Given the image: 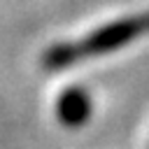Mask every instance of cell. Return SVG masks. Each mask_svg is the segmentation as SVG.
<instances>
[{
  "label": "cell",
  "instance_id": "obj_1",
  "mask_svg": "<svg viewBox=\"0 0 149 149\" xmlns=\"http://www.w3.org/2000/svg\"><path fill=\"white\" fill-rule=\"evenodd\" d=\"M142 33H149V12L135 14V16H128V19H119L109 26H102V28L93 30L81 42H77L79 54H81V58L107 54V51H114L123 44H130Z\"/></svg>",
  "mask_w": 149,
  "mask_h": 149
},
{
  "label": "cell",
  "instance_id": "obj_2",
  "mask_svg": "<svg viewBox=\"0 0 149 149\" xmlns=\"http://www.w3.org/2000/svg\"><path fill=\"white\" fill-rule=\"evenodd\" d=\"M91 109H93V102H91V95L79 88V86H70L61 93L58 102H56V114H58V121L68 128H79L84 126L88 119H91Z\"/></svg>",
  "mask_w": 149,
  "mask_h": 149
},
{
  "label": "cell",
  "instance_id": "obj_3",
  "mask_svg": "<svg viewBox=\"0 0 149 149\" xmlns=\"http://www.w3.org/2000/svg\"><path fill=\"white\" fill-rule=\"evenodd\" d=\"M79 61H84V58L79 54L77 42H58V44L49 47L42 56V65L47 70H63V68H70Z\"/></svg>",
  "mask_w": 149,
  "mask_h": 149
}]
</instances>
